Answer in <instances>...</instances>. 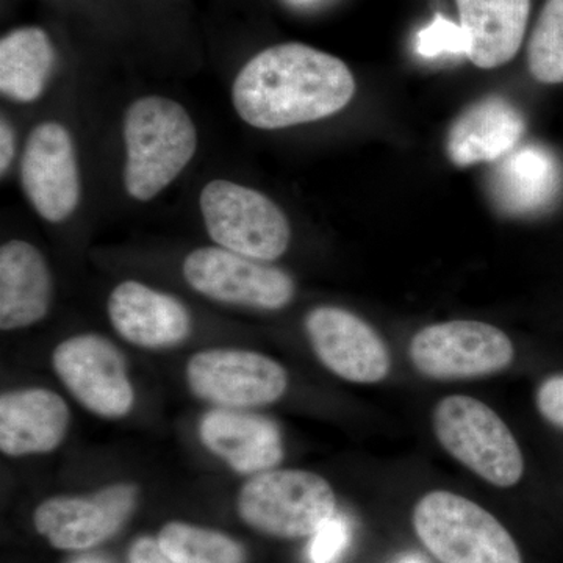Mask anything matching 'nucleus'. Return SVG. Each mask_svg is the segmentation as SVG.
I'll use <instances>...</instances> for the list:
<instances>
[{"mask_svg":"<svg viewBox=\"0 0 563 563\" xmlns=\"http://www.w3.org/2000/svg\"><path fill=\"white\" fill-rule=\"evenodd\" d=\"M537 409L555 428L563 429V374L550 377L537 391Z\"/></svg>","mask_w":563,"mask_h":563,"instance_id":"a878e982","label":"nucleus"},{"mask_svg":"<svg viewBox=\"0 0 563 563\" xmlns=\"http://www.w3.org/2000/svg\"><path fill=\"white\" fill-rule=\"evenodd\" d=\"M139 488L114 484L88 496H57L41 503L33 523L52 547L85 551L121 531L135 510Z\"/></svg>","mask_w":563,"mask_h":563,"instance_id":"9b49d317","label":"nucleus"},{"mask_svg":"<svg viewBox=\"0 0 563 563\" xmlns=\"http://www.w3.org/2000/svg\"><path fill=\"white\" fill-rule=\"evenodd\" d=\"M468 36L461 24L437 14L435 20L417 36V52L421 57L433 58L443 54H468Z\"/></svg>","mask_w":563,"mask_h":563,"instance_id":"b1692460","label":"nucleus"},{"mask_svg":"<svg viewBox=\"0 0 563 563\" xmlns=\"http://www.w3.org/2000/svg\"><path fill=\"white\" fill-rule=\"evenodd\" d=\"M187 379L198 398L236 410L276 402L288 387L280 363L242 350L198 352L188 362Z\"/></svg>","mask_w":563,"mask_h":563,"instance_id":"1a4fd4ad","label":"nucleus"},{"mask_svg":"<svg viewBox=\"0 0 563 563\" xmlns=\"http://www.w3.org/2000/svg\"><path fill=\"white\" fill-rule=\"evenodd\" d=\"M395 563H428V561L418 554H406L399 558Z\"/></svg>","mask_w":563,"mask_h":563,"instance_id":"c85d7f7f","label":"nucleus"},{"mask_svg":"<svg viewBox=\"0 0 563 563\" xmlns=\"http://www.w3.org/2000/svg\"><path fill=\"white\" fill-rule=\"evenodd\" d=\"M410 361L422 376L437 380L474 379L512 365V340L488 322L446 321L415 333Z\"/></svg>","mask_w":563,"mask_h":563,"instance_id":"0eeeda50","label":"nucleus"},{"mask_svg":"<svg viewBox=\"0 0 563 563\" xmlns=\"http://www.w3.org/2000/svg\"><path fill=\"white\" fill-rule=\"evenodd\" d=\"M157 540L174 563L246 562L242 544L213 529L172 521L163 526Z\"/></svg>","mask_w":563,"mask_h":563,"instance_id":"4be33fe9","label":"nucleus"},{"mask_svg":"<svg viewBox=\"0 0 563 563\" xmlns=\"http://www.w3.org/2000/svg\"><path fill=\"white\" fill-rule=\"evenodd\" d=\"M202 443L236 473L269 472L284 459L279 426L269 418L243 410H211L202 418Z\"/></svg>","mask_w":563,"mask_h":563,"instance_id":"2eb2a0df","label":"nucleus"},{"mask_svg":"<svg viewBox=\"0 0 563 563\" xmlns=\"http://www.w3.org/2000/svg\"><path fill=\"white\" fill-rule=\"evenodd\" d=\"M433 431L448 454L488 484L509 488L523 477L525 459L512 431L479 399H442L433 410Z\"/></svg>","mask_w":563,"mask_h":563,"instance_id":"20e7f679","label":"nucleus"},{"mask_svg":"<svg viewBox=\"0 0 563 563\" xmlns=\"http://www.w3.org/2000/svg\"><path fill=\"white\" fill-rule=\"evenodd\" d=\"M468 36L466 57L481 69L512 62L523 44L531 0H455Z\"/></svg>","mask_w":563,"mask_h":563,"instance_id":"aec40b11","label":"nucleus"},{"mask_svg":"<svg viewBox=\"0 0 563 563\" xmlns=\"http://www.w3.org/2000/svg\"><path fill=\"white\" fill-rule=\"evenodd\" d=\"M239 514L244 523L266 536L306 539L336 514V498L320 474L269 470L243 485Z\"/></svg>","mask_w":563,"mask_h":563,"instance_id":"39448f33","label":"nucleus"},{"mask_svg":"<svg viewBox=\"0 0 563 563\" xmlns=\"http://www.w3.org/2000/svg\"><path fill=\"white\" fill-rule=\"evenodd\" d=\"M52 362L70 395L91 413L114 420L131 412L135 395L128 366L109 340L95 333L73 336L55 347Z\"/></svg>","mask_w":563,"mask_h":563,"instance_id":"9d476101","label":"nucleus"},{"mask_svg":"<svg viewBox=\"0 0 563 563\" xmlns=\"http://www.w3.org/2000/svg\"><path fill=\"white\" fill-rule=\"evenodd\" d=\"M352 526L346 515L336 512L312 536L309 559L312 563H340L350 550Z\"/></svg>","mask_w":563,"mask_h":563,"instance_id":"393cba45","label":"nucleus"},{"mask_svg":"<svg viewBox=\"0 0 563 563\" xmlns=\"http://www.w3.org/2000/svg\"><path fill=\"white\" fill-rule=\"evenodd\" d=\"M199 203L207 232L224 250L273 262L290 246L288 218L276 202L254 188L211 180L203 187Z\"/></svg>","mask_w":563,"mask_h":563,"instance_id":"423d86ee","label":"nucleus"},{"mask_svg":"<svg viewBox=\"0 0 563 563\" xmlns=\"http://www.w3.org/2000/svg\"><path fill=\"white\" fill-rule=\"evenodd\" d=\"M57 52L46 31L21 27L0 40V91L11 101H38L54 73Z\"/></svg>","mask_w":563,"mask_h":563,"instance_id":"412c9836","label":"nucleus"},{"mask_svg":"<svg viewBox=\"0 0 563 563\" xmlns=\"http://www.w3.org/2000/svg\"><path fill=\"white\" fill-rule=\"evenodd\" d=\"M562 179L561 162L553 152L537 144L515 147L492 169V198L507 214H536L558 199Z\"/></svg>","mask_w":563,"mask_h":563,"instance_id":"a211bd4d","label":"nucleus"},{"mask_svg":"<svg viewBox=\"0 0 563 563\" xmlns=\"http://www.w3.org/2000/svg\"><path fill=\"white\" fill-rule=\"evenodd\" d=\"M413 529L439 563H523L518 544L479 504L435 490L413 509Z\"/></svg>","mask_w":563,"mask_h":563,"instance_id":"7ed1b4c3","label":"nucleus"},{"mask_svg":"<svg viewBox=\"0 0 563 563\" xmlns=\"http://www.w3.org/2000/svg\"><path fill=\"white\" fill-rule=\"evenodd\" d=\"M65 399L46 388L3 393L0 398V450L10 457L46 454L69 428Z\"/></svg>","mask_w":563,"mask_h":563,"instance_id":"dca6fc26","label":"nucleus"},{"mask_svg":"<svg viewBox=\"0 0 563 563\" xmlns=\"http://www.w3.org/2000/svg\"><path fill=\"white\" fill-rule=\"evenodd\" d=\"M185 280L213 301L280 310L295 298L290 274L224 247H199L185 258Z\"/></svg>","mask_w":563,"mask_h":563,"instance_id":"6e6552de","label":"nucleus"},{"mask_svg":"<svg viewBox=\"0 0 563 563\" xmlns=\"http://www.w3.org/2000/svg\"><path fill=\"white\" fill-rule=\"evenodd\" d=\"M14 155H16V139H14L10 122L2 118V122H0V173H2V177L9 172Z\"/></svg>","mask_w":563,"mask_h":563,"instance_id":"cd10ccee","label":"nucleus"},{"mask_svg":"<svg viewBox=\"0 0 563 563\" xmlns=\"http://www.w3.org/2000/svg\"><path fill=\"white\" fill-rule=\"evenodd\" d=\"M109 318L125 342L146 350L177 346L191 332L190 312L179 299L135 280L111 291Z\"/></svg>","mask_w":563,"mask_h":563,"instance_id":"4468645a","label":"nucleus"},{"mask_svg":"<svg viewBox=\"0 0 563 563\" xmlns=\"http://www.w3.org/2000/svg\"><path fill=\"white\" fill-rule=\"evenodd\" d=\"M528 68L540 84H563V0H547L528 43Z\"/></svg>","mask_w":563,"mask_h":563,"instance_id":"5701e85b","label":"nucleus"},{"mask_svg":"<svg viewBox=\"0 0 563 563\" xmlns=\"http://www.w3.org/2000/svg\"><path fill=\"white\" fill-rule=\"evenodd\" d=\"M70 563H107V562L102 561L101 558H95V555H85V558L76 559V561H73Z\"/></svg>","mask_w":563,"mask_h":563,"instance_id":"c756f323","label":"nucleus"},{"mask_svg":"<svg viewBox=\"0 0 563 563\" xmlns=\"http://www.w3.org/2000/svg\"><path fill=\"white\" fill-rule=\"evenodd\" d=\"M22 190L43 220H68L80 201L76 147L60 122L33 129L21 158Z\"/></svg>","mask_w":563,"mask_h":563,"instance_id":"f8f14e48","label":"nucleus"},{"mask_svg":"<svg viewBox=\"0 0 563 563\" xmlns=\"http://www.w3.org/2000/svg\"><path fill=\"white\" fill-rule=\"evenodd\" d=\"M526 131L521 111L501 96H488L459 114L446 139V154L459 168L501 161Z\"/></svg>","mask_w":563,"mask_h":563,"instance_id":"f3484780","label":"nucleus"},{"mask_svg":"<svg viewBox=\"0 0 563 563\" xmlns=\"http://www.w3.org/2000/svg\"><path fill=\"white\" fill-rule=\"evenodd\" d=\"M354 95L355 79L346 63L302 43L262 51L243 66L232 87L236 113L262 131L324 120Z\"/></svg>","mask_w":563,"mask_h":563,"instance_id":"f257e3e1","label":"nucleus"},{"mask_svg":"<svg viewBox=\"0 0 563 563\" xmlns=\"http://www.w3.org/2000/svg\"><path fill=\"white\" fill-rule=\"evenodd\" d=\"M129 563H174L158 540L141 537L129 551Z\"/></svg>","mask_w":563,"mask_h":563,"instance_id":"bb28decb","label":"nucleus"},{"mask_svg":"<svg viewBox=\"0 0 563 563\" xmlns=\"http://www.w3.org/2000/svg\"><path fill=\"white\" fill-rule=\"evenodd\" d=\"M124 141L125 190L135 201L147 202L187 168L198 147V133L180 103L147 96L129 107Z\"/></svg>","mask_w":563,"mask_h":563,"instance_id":"f03ea898","label":"nucleus"},{"mask_svg":"<svg viewBox=\"0 0 563 563\" xmlns=\"http://www.w3.org/2000/svg\"><path fill=\"white\" fill-rule=\"evenodd\" d=\"M306 332L322 365L344 380L377 384L390 373V351L383 336L350 310L318 307L307 314Z\"/></svg>","mask_w":563,"mask_h":563,"instance_id":"ddd939ff","label":"nucleus"},{"mask_svg":"<svg viewBox=\"0 0 563 563\" xmlns=\"http://www.w3.org/2000/svg\"><path fill=\"white\" fill-rule=\"evenodd\" d=\"M52 276L31 243L11 240L0 250V329L29 328L43 320L52 302Z\"/></svg>","mask_w":563,"mask_h":563,"instance_id":"6ab92c4d","label":"nucleus"}]
</instances>
